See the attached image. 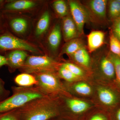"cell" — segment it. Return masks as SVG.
I'll return each instance as SVG.
<instances>
[{
  "instance_id": "6da1fadb",
  "label": "cell",
  "mask_w": 120,
  "mask_h": 120,
  "mask_svg": "<svg viewBox=\"0 0 120 120\" xmlns=\"http://www.w3.org/2000/svg\"><path fill=\"white\" fill-rule=\"evenodd\" d=\"M15 50L41 53V50L34 44L16 37L6 28L0 33V54Z\"/></svg>"
},
{
  "instance_id": "7a4b0ae2",
  "label": "cell",
  "mask_w": 120,
  "mask_h": 120,
  "mask_svg": "<svg viewBox=\"0 0 120 120\" xmlns=\"http://www.w3.org/2000/svg\"><path fill=\"white\" fill-rule=\"evenodd\" d=\"M3 15L5 27L9 32L19 37H26L28 34L30 36L31 23L27 16L18 14Z\"/></svg>"
},
{
  "instance_id": "3957f363",
  "label": "cell",
  "mask_w": 120,
  "mask_h": 120,
  "mask_svg": "<svg viewBox=\"0 0 120 120\" xmlns=\"http://www.w3.org/2000/svg\"><path fill=\"white\" fill-rule=\"evenodd\" d=\"M43 1L34 0H9L0 10L2 14H20L32 13L40 9Z\"/></svg>"
},
{
  "instance_id": "277c9868",
  "label": "cell",
  "mask_w": 120,
  "mask_h": 120,
  "mask_svg": "<svg viewBox=\"0 0 120 120\" xmlns=\"http://www.w3.org/2000/svg\"><path fill=\"white\" fill-rule=\"evenodd\" d=\"M42 97L41 94L36 92H25L15 94L0 102V113L13 110Z\"/></svg>"
},
{
  "instance_id": "5b68a950",
  "label": "cell",
  "mask_w": 120,
  "mask_h": 120,
  "mask_svg": "<svg viewBox=\"0 0 120 120\" xmlns=\"http://www.w3.org/2000/svg\"><path fill=\"white\" fill-rule=\"evenodd\" d=\"M107 2L106 0H91L86 2L83 5L90 20L98 24H106Z\"/></svg>"
},
{
  "instance_id": "8992f818",
  "label": "cell",
  "mask_w": 120,
  "mask_h": 120,
  "mask_svg": "<svg viewBox=\"0 0 120 120\" xmlns=\"http://www.w3.org/2000/svg\"><path fill=\"white\" fill-rule=\"evenodd\" d=\"M56 65L51 57L46 55L28 56L23 67L28 72L38 73L50 71Z\"/></svg>"
},
{
  "instance_id": "52a82bcc",
  "label": "cell",
  "mask_w": 120,
  "mask_h": 120,
  "mask_svg": "<svg viewBox=\"0 0 120 120\" xmlns=\"http://www.w3.org/2000/svg\"><path fill=\"white\" fill-rule=\"evenodd\" d=\"M68 2L71 16L81 35L83 34L85 23L90 20L88 13L83 5L78 1L69 0Z\"/></svg>"
},
{
  "instance_id": "ba28073f",
  "label": "cell",
  "mask_w": 120,
  "mask_h": 120,
  "mask_svg": "<svg viewBox=\"0 0 120 120\" xmlns=\"http://www.w3.org/2000/svg\"><path fill=\"white\" fill-rule=\"evenodd\" d=\"M51 16L49 11L44 8L34 24L33 31L34 40H41L45 37L49 28Z\"/></svg>"
},
{
  "instance_id": "9c48e42d",
  "label": "cell",
  "mask_w": 120,
  "mask_h": 120,
  "mask_svg": "<svg viewBox=\"0 0 120 120\" xmlns=\"http://www.w3.org/2000/svg\"><path fill=\"white\" fill-rule=\"evenodd\" d=\"M57 115L55 110L44 106L31 110L19 117V120H50Z\"/></svg>"
},
{
  "instance_id": "30bf717a",
  "label": "cell",
  "mask_w": 120,
  "mask_h": 120,
  "mask_svg": "<svg viewBox=\"0 0 120 120\" xmlns=\"http://www.w3.org/2000/svg\"><path fill=\"white\" fill-rule=\"evenodd\" d=\"M37 79L38 83L43 89L49 91L58 90L60 84L56 76L50 71L37 73Z\"/></svg>"
},
{
  "instance_id": "8fae6325",
  "label": "cell",
  "mask_w": 120,
  "mask_h": 120,
  "mask_svg": "<svg viewBox=\"0 0 120 120\" xmlns=\"http://www.w3.org/2000/svg\"><path fill=\"white\" fill-rule=\"evenodd\" d=\"M10 71L23 67L28 57V52L22 50H15L5 53Z\"/></svg>"
},
{
  "instance_id": "7c38bea8",
  "label": "cell",
  "mask_w": 120,
  "mask_h": 120,
  "mask_svg": "<svg viewBox=\"0 0 120 120\" xmlns=\"http://www.w3.org/2000/svg\"><path fill=\"white\" fill-rule=\"evenodd\" d=\"M61 28L64 40L66 42L79 38L80 35L75 23L69 15L62 18Z\"/></svg>"
},
{
  "instance_id": "4fadbf2b",
  "label": "cell",
  "mask_w": 120,
  "mask_h": 120,
  "mask_svg": "<svg viewBox=\"0 0 120 120\" xmlns=\"http://www.w3.org/2000/svg\"><path fill=\"white\" fill-rule=\"evenodd\" d=\"M61 26L60 23L54 25L47 35L46 43L49 50L52 52H55L58 50L62 37Z\"/></svg>"
},
{
  "instance_id": "5bb4252c",
  "label": "cell",
  "mask_w": 120,
  "mask_h": 120,
  "mask_svg": "<svg viewBox=\"0 0 120 120\" xmlns=\"http://www.w3.org/2000/svg\"><path fill=\"white\" fill-rule=\"evenodd\" d=\"M105 33L101 31L90 32L87 36L88 52H92L101 47L105 42Z\"/></svg>"
},
{
  "instance_id": "9a60e30c",
  "label": "cell",
  "mask_w": 120,
  "mask_h": 120,
  "mask_svg": "<svg viewBox=\"0 0 120 120\" xmlns=\"http://www.w3.org/2000/svg\"><path fill=\"white\" fill-rule=\"evenodd\" d=\"M100 68L102 73L106 78L116 82L114 65L108 55L102 57L100 62Z\"/></svg>"
},
{
  "instance_id": "2e32d148",
  "label": "cell",
  "mask_w": 120,
  "mask_h": 120,
  "mask_svg": "<svg viewBox=\"0 0 120 120\" xmlns=\"http://www.w3.org/2000/svg\"><path fill=\"white\" fill-rule=\"evenodd\" d=\"M66 103L70 110L73 113L77 114L86 112L90 107V104L87 102L75 99H67Z\"/></svg>"
},
{
  "instance_id": "e0dca14e",
  "label": "cell",
  "mask_w": 120,
  "mask_h": 120,
  "mask_svg": "<svg viewBox=\"0 0 120 120\" xmlns=\"http://www.w3.org/2000/svg\"><path fill=\"white\" fill-rule=\"evenodd\" d=\"M84 46L83 42L81 39L79 38L73 39L66 42L61 52L71 56Z\"/></svg>"
},
{
  "instance_id": "ac0fdd59",
  "label": "cell",
  "mask_w": 120,
  "mask_h": 120,
  "mask_svg": "<svg viewBox=\"0 0 120 120\" xmlns=\"http://www.w3.org/2000/svg\"><path fill=\"white\" fill-rule=\"evenodd\" d=\"M70 56L75 61L80 65L86 68L90 66V59L88 52L85 46Z\"/></svg>"
},
{
  "instance_id": "d6986e66",
  "label": "cell",
  "mask_w": 120,
  "mask_h": 120,
  "mask_svg": "<svg viewBox=\"0 0 120 120\" xmlns=\"http://www.w3.org/2000/svg\"><path fill=\"white\" fill-rule=\"evenodd\" d=\"M107 13L110 20L120 17V0H110L107 2Z\"/></svg>"
},
{
  "instance_id": "ffe728a7",
  "label": "cell",
  "mask_w": 120,
  "mask_h": 120,
  "mask_svg": "<svg viewBox=\"0 0 120 120\" xmlns=\"http://www.w3.org/2000/svg\"><path fill=\"white\" fill-rule=\"evenodd\" d=\"M15 82L20 86H27L38 83L36 78L28 73H23L18 75L15 78Z\"/></svg>"
},
{
  "instance_id": "44dd1931",
  "label": "cell",
  "mask_w": 120,
  "mask_h": 120,
  "mask_svg": "<svg viewBox=\"0 0 120 120\" xmlns=\"http://www.w3.org/2000/svg\"><path fill=\"white\" fill-rule=\"evenodd\" d=\"M52 7L56 15L60 18H63L69 15L68 6L63 0H56L52 4Z\"/></svg>"
},
{
  "instance_id": "7402d4cb",
  "label": "cell",
  "mask_w": 120,
  "mask_h": 120,
  "mask_svg": "<svg viewBox=\"0 0 120 120\" xmlns=\"http://www.w3.org/2000/svg\"><path fill=\"white\" fill-rule=\"evenodd\" d=\"M109 34L110 52L114 55L120 57V41L114 35L111 30Z\"/></svg>"
},
{
  "instance_id": "603a6c76",
  "label": "cell",
  "mask_w": 120,
  "mask_h": 120,
  "mask_svg": "<svg viewBox=\"0 0 120 120\" xmlns=\"http://www.w3.org/2000/svg\"><path fill=\"white\" fill-rule=\"evenodd\" d=\"M108 56L113 62L115 68L116 82L120 88V57L109 52Z\"/></svg>"
},
{
  "instance_id": "cb8c5ba5",
  "label": "cell",
  "mask_w": 120,
  "mask_h": 120,
  "mask_svg": "<svg viewBox=\"0 0 120 120\" xmlns=\"http://www.w3.org/2000/svg\"><path fill=\"white\" fill-rule=\"evenodd\" d=\"M58 72L60 76L68 82H74L80 78L72 73L62 65L59 69Z\"/></svg>"
},
{
  "instance_id": "d4e9b609",
  "label": "cell",
  "mask_w": 120,
  "mask_h": 120,
  "mask_svg": "<svg viewBox=\"0 0 120 120\" xmlns=\"http://www.w3.org/2000/svg\"><path fill=\"white\" fill-rule=\"evenodd\" d=\"M75 91L79 94L88 95L91 94L92 89L88 84L85 82H79L76 84L73 87Z\"/></svg>"
},
{
  "instance_id": "484cf974",
  "label": "cell",
  "mask_w": 120,
  "mask_h": 120,
  "mask_svg": "<svg viewBox=\"0 0 120 120\" xmlns=\"http://www.w3.org/2000/svg\"><path fill=\"white\" fill-rule=\"evenodd\" d=\"M62 65L79 78L82 77L84 75V73L83 70L81 68L74 64L67 62L64 63Z\"/></svg>"
},
{
  "instance_id": "4316f807",
  "label": "cell",
  "mask_w": 120,
  "mask_h": 120,
  "mask_svg": "<svg viewBox=\"0 0 120 120\" xmlns=\"http://www.w3.org/2000/svg\"><path fill=\"white\" fill-rule=\"evenodd\" d=\"M111 30L114 35L120 41V17L112 22Z\"/></svg>"
},
{
  "instance_id": "83f0119b",
  "label": "cell",
  "mask_w": 120,
  "mask_h": 120,
  "mask_svg": "<svg viewBox=\"0 0 120 120\" xmlns=\"http://www.w3.org/2000/svg\"><path fill=\"white\" fill-rule=\"evenodd\" d=\"M12 110L0 113V120H19L18 114Z\"/></svg>"
},
{
  "instance_id": "f1b7e54d",
  "label": "cell",
  "mask_w": 120,
  "mask_h": 120,
  "mask_svg": "<svg viewBox=\"0 0 120 120\" xmlns=\"http://www.w3.org/2000/svg\"><path fill=\"white\" fill-rule=\"evenodd\" d=\"M7 91L5 90L4 87V83L0 79V102L4 101L5 99L3 98L4 95L7 94Z\"/></svg>"
},
{
  "instance_id": "f546056e",
  "label": "cell",
  "mask_w": 120,
  "mask_h": 120,
  "mask_svg": "<svg viewBox=\"0 0 120 120\" xmlns=\"http://www.w3.org/2000/svg\"><path fill=\"white\" fill-rule=\"evenodd\" d=\"M6 29L4 15L0 12V33Z\"/></svg>"
},
{
  "instance_id": "4dcf8cb0",
  "label": "cell",
  "mask_w": 120,
  "mask_h": 120,
  "mask_svg": "<svg viewBox=\"0 0 120 120\" xmlns=\"http://www.w3.org/2000/svg\"><path fill=\"white\" fill-rule=\"evenodd\" d=\"M8 64V61L5 56L0 54V68L4 65H7Z\"/></svg>"
},
{
  "instance_id": "1f68e13d",
  "label": "cell",
  "mask_w": 120,
  "mask_h": 120,
  "mask_svg": "<svg viewBox=\"0 0 120 120\" xmlns=\"http://www.w3.org/2000/svg\"><path fill=\"white\" fill-rule=\"evenodd\" d=\"M90 120H107V118L103 115L96 114L92 116Z\"/></svg>"
},
{
  "instance_id": "d6a6232c",
  "label": "cell",
  "mask_w": 120,
  "mask_h": 120,
  "mask_svg": "<svg viewBox=\"0 0 120 120\" xmlns=\"http://www.w3.org/2000/svg\"><path fill=\"white\" fill-rule=\"evenodd\" d=\"M114 116L116 120H120V105L116 110Z\"/></svg>"
},
{
  "instance_id": "836d02e7",
  "label": "cell",
  "mask_w": 120,
  "mask_h": 120,
  "mask_svg": "<svg viewBox=\"0 0 120 120\" xmlns=\"http://www.w3.org/2000/svg\"><path fill=\"white\" fill-rule=\"evenodd\" d=\"M7 2V0H0V10L3 8Z\"/></svg>"
}]
</instances>
